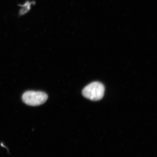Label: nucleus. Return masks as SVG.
Listing matches in <instances>:
<instances>
[{
  "mask_svg": "<svg viewBox=\"0 0 157 157\" xmlns=\"http://www.w3.org/2000/svg\"><path fill=\"white\" fill-rule=\"evenodd\" d=\"M105 87L104 85L99 82H94L88 85L82 91L85 98L93 101L101 100L104 97Z\"/></svg>",
  "mask_w": 157,
  "mask_h": 157,
  "instance_id": "f257e3e1",
  "label": "nucleus"
},
{
  "mask_svg": "<svg viewBox=\"0 0 157 157\" xmlns=\"http://www.w3.org/2000/svg\"><path fill=\"white\" fill-rule=\"evenodd\" d=\"M46 93L42 91H27L22 96V101L29 106H39L45 103L48 99Z\"/></svg>",
  "mask_w": 157,
  "mask_h": 157,
  "instance_id": "f03ea898",
  "label": "nucleus"
}]
</instances>
